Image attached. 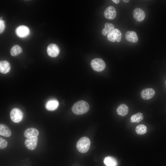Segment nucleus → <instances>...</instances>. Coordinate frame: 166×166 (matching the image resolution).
Instances as JSON below:
<instances>
[{
	"mask_svg": "<svg viewBox=\"0 0 166 166\" xmlns=\"http://www.w3.org/2000/svg\"><path fill=\"white\" fill-rule=\"evenodd\" d=\"M89 106L88 103L84 101H80L75 103L73 105L72 110L75 114H84L89 110Z\"/></svg>",
	"mask_w": 166,
	"mask_h": 166,
	"instance_id": "f257e3e1",
	"label": "nucleus"
},
{
	"mask_svg": "<svg viewBox=\"0 0 166 166\" xmlns=\"http://www.w3.org/2000/svg\"><path fill=\"white\" fill-rule=\"evenodd\" d=\"M90 144L89 139L87 137H83L81 138L77 143L76 147L80 152L85 153L89 150Z\"/></svg>",
	"mask_w": 166,
	"mask_h": 166,
	"instance_id": "f03ea898",
	"label": "nucleus"
},
{
	"mask_svg": "<svg viewBox=\"0 0 166 166\" xmlns=\"http://www.w3.org/2000/svg\"><path fill=\"white\" fill-rule=\"evenodd\" d=\"M93 69L97 72H101L105 69L106 65L104 61L100 58H95L92 60L90 63Z\"/></svg>",
	"mask_w": 166,
	"mask_h": 166,
	"instance_id": "7ed1b4c3",
	"label": "nucleus"
},
{
	"mask_svg": "<svg viewBox=\"0 0 166 166\" xmlns=\"http://www.w3.org/2000/svg\"><path fill=\"white\" fill-rule=\"evenodd\" d=\"M23 114L22 111L18 109H13L10 113V117L12 121L15 123H18L22 119Z\"/></svg>",
	"mask_w": 166,
	"mask_h": 166,
	"instance_id": "20e7f679",
	"label": "nucleus"
},
{
	"mask_svg": "<svg viewBox=\"0 0 166 166\" xmlns=\"http://www.w3.org/2000/svg\"><path fill=\"white\" fill-rule=\"evenodd\" d=\"M107 38L108 40L112 42L115 41L119 42L121 39V33L119 29H115L107 35Z\"/></svg>",
	"mask_w": 166,
	"mask_h": 166,
	"instance_id": "39448f33",
	"label": "nucleus"
},
{
	"mask_svg": "<svg viewBox=\"0 0 166 166\" xmlns=\"http://www.w3.org/2000/svg\"><path fill=\"white\" fill-rule=\"evenodd\" d=\"M60 52V49L58 46L55 44H50L47 47V53L51 57H56L58 55Z\"/></svg>",
	"mask_w": 166,
	"mask_h": 166,
	"instance_id": "423d86ee",
	"label": "nucleus"
},
{
	"mask_svg": "<svg viewBox=\"0 0 166 166\" xmlns=\"http://www.w3.org/2000/svg\"><path fill=\"white\" fill-rule=\"evenodd\" d=\"M15 32L17 35L20 38H25L30 33V30L26 26L24 25L20 26L16 29Z\"/></svg>",
	"mask_w": 166,
	"mask_h": 166,
	"instance_id": "0eeeda50",
	"label": "nucleus"
},
{
	"mask_svg": "<svg viewBox=\"0 0 166 166\" xmlns=\"http://www.w3.org/2000/svg\"><path fill=\"white\" fill-rule=\"evenodd\" d=\"M155 90L152 88L144 89L141 92V97L143 99L148 100L152 98L155 95Z\"/></svg>",
	"mask_w": 166,
	"mask_h": 166,
	"instance_id": "6e6552de",
	"label": "nucleus"
},
{
	"mask_svg": "<svg viewBox=\"0 0 166 166\" xmlns=\"http://www.w3.org/2000/svg\"><path fill=\"white\" fill-rule=\"evenodd\" d=\"M38 140L37 137L27 138L25 141V145L29 150H33L37 146Z\"/></svg>",
	"mask_w": 166,
	"mask_h": 166,
	"instance_id": "1a4fd4ad",
	"label": "nucleus"
},
{
	"mask_svg": "<svg viewBox=\"0 0 166 166\" xmlns=\"http://www.w3.org/2000/svg\"><path fill=\"white\" fill-rule=\"evenodd\" d=\"M116 11L115 8L112 6L108 7L104 12L105 18L108 19L112 20L114 19L116 15Z\"/></svg>",
	"mask_w": 166,
	"mask_h": 166,
	"instance_id": "9d476101",
	"label": "nucleus"
},
{
	"mask_svg": "<svg viewBox=\"0 0 166 166\" xmlns=\"http://www.w3.org/2000/svg\"><path fill=\"white\" fill-rule=\"evenodd\" d=\"M133 15L134 18L139 22L142 21L145 17V14L144 11L139 8H136L133 10Z\"/></svg>",
	"mask_w": 166,
	"mask_h": 166,
	"instance_id": "9b49d317",
	"label": "nucleus"
},
{
	"mask_svg": "<svg viewBox=\"0 0 166 166\" xmlns=\"http://www.w3.org/2000/svg\"><path fill=\"white\" fill-rule=\"evenodd\" d=\"M125 38L128 41L133 43H136L138 40L136 33L132 31H127L125 34Z\"/></svg>",
	"mask_w": 166,
	"mask_h": 166,
	"instance_id": "f8f14e48",
	"label": "nucleus"
},
{
	"mask_svg": "<svg viewBox=\"0 0 166 166\" xmlns=\"http://www.w3.org/2000/svg\"><path fill=\"white\" fill-rule=\"evenodd\" d=\"M24 135L26 137L28 138L37 137L39 135V132L35 128H30L25 130Z\"/></svg>",
	"mask_w": 166,
	"mask_h": 166,
	"instance_id": "ddd939ff",
	"label": "nucleus"
},
{
	"mask_svg": "<svg viewBox=\"0 0 166 166\" xmlns=\"http://www.w3.org/2000/svg\"><path fill=\"white\" fill-rule=\"evenodd\" d=\"M117 112L119 115L122 116H124L126 115L128 113V107L125 104H121L117 107Z\"/></svg>",
	"mask_w": 166,
	"mask_h": 166,
	"instance_id": "4468645a",
	"label": "nucleus"
},
{
	"mask_svg": "<svg viewBox=\"0 0 166 166\" xmlns=\"http://www.w3.org/2000/svg\"><path fill=\"white\" fill-rule=\"evenodd\" d=\"M10 69V65L7 61H2L0 62V72L3 74L9 72Z\"/></svg>",
	"mask_w": 166,
	"mask_h": 166,
	"instance_id": "2eb2a0df",
	"label": "nucleus"
},
{
	"mask_svg": "<svg viewBox=\"0 0 166 166\" xmlns=\"http://www.w3.org/2000/svg\"><path fill=\"white\" fill-rule=\"evenodd\" d=\"M59 105L58 101L56 100H51L48 101L46 104V109L52 111L56 109Z\"/></svg>",
	"mask_w": 166,
	"mask_h": 166,
	"instance_id": "dca6fc26",
	"label": "nucleus"
},
{
	"mask_svg": "<svg viewBox=\"0 0 166 166\" xmlns=\"http://www.w3.org/2000/svg\"><path fill=\"white\" fill-rule=\"evenodd\" d=\"M0 135L8 137L11 135V132L7 126L3 124H0Z\"/></svg>",
	"mask_w": 166,
	"mask_h": 166,
	"instance_id": "f3484780",
	"label": "nucleus"
},
{
	"mask_svg": "<svg viewBox=\"0 0 166 166\" xmlns=\"http://www.w3.org/2000/svg\"><path fill=\"white\" fill-rule=\"evenodd\" d=\"M104 162L106 166H117V160L110 156L105 157L104 159Z\"/></svg>",
	"mask_w": 166,
	"mask_h": 166,
	"instance_id": "a211bd4d",
	"label": "nucleus"
},
{
	"mask_svg": "<svg viewBox=\"0 0 166 166\" xmlns=\"http://www.w3.org/2000/svg\"><path fill=\"white\" fill-rule=\"evenodd\" d=\"M105 27L102 32V34L104 36L108 35L115 29L114 25L110 23H106Z\"/></svg>",
	"mask_w": 166,
	"mask_h": 166,
	"instance_id": "6ab92c4d",
	"label": "nucleus"
},
{
	"mask_svg": "<svg viewBox=\"0 0 166 166\" xmlns=\"http://www.w3.org/2000/svg\"><path fill=\"white\" fill-rule=\"evenodd\" d=\"M144 119V115L141 113H138L132 115L130 118V121L132 123H138Z\"/></svg>",
	"mask_w": 166,
	"mask_h": 166,
	"instance_id": "aec40b11",
	"label": "nucleus"
},
{
	"mask_svg": "<svg viewBox=\"0 0 166 166\" xmlns=\"http://www.w3.org/2000/svg\"><path fill=\"white\" fill-rule=\"evenodd\" d=\"M22 51V48L19 45H14L10 50V54L13 56H15L21 53Z\"/></svg>",
	"mask_w": 166,
	"mask_h": 166,
	"instance_id": "412c9836",
	"label": "nucleus"
},
{
	"mask_svg": "<svg viewBox=\"0 0 166 166\" xmlns=\"http://www.w3.org/2000/svg\"><path fill=\"white\" fill-rule=\"evenodd\" d=\"M147 131L146 126L143 124H140L137 126L135 129L136 133L139 135H142L146 132Z\"/></svg>",
	"mask_w": 166,
	"mask_h": 166,
	"instance_id": "4be33fe9",
	"label": "nucleus"
},
{
	"mask_svg": "<svg viewBox=\"0 0 166 166\" xmlns=\"http://www.w3.org/2000/svg\"><path fill=\"white\" fill-rule=\"evenodd\" d=\"M7 141L1 137H0V148L3 149L7 146Z\"/></svg>",
	"mask_w": 166,
	"mask_h": 166,
	"instance_id": "5701e85b",
	"label": "nucleus"
},
{
	"mask_svg": "<svg viewBox=\"0 0 166 166\" xmlns=\"http://www.w3.org/2000/svg\"><path fill=\"white\" fill-rule=\"evenodd\" d=\"M5 24L4 22L2 19L0 20V33L1 34L4 30Z\"/></svg>",
	"mask_w": 166,
	"mask_h": 166,
	"instance_id": "b1692460",
	"label": "nucleus"
},
{
	"mask_svg": "<svg viewBox=\"0 0 166 166\" xmlns=\"http://www.w3.org/2000/svg\"><path fill=\"white\" fill-rule=\"evenodd\" d=\"M112 1L113 2L116 4H118L120 1V0H112Z\"/></svg>",
	"mask_w": 166,
	"mask_h": 166,
	"instance_id": "393cba45",
	"label": "nucleus"
},
{
	"mask_svg": "<svg viewBox=\"0 0 166 166\" xmlns=\"http://www.w3.org/2000/svg\"><path fill=\"white\" fill-rule=\"evenodd\" d=\"M130 1L129 0H123V1L127 3L128 2Z\"/></svg>",
	"mask_w": 166,
	"mask_h": 166,
	"instance_id": "a878e982",
	"label": "nucleus"
},
{
	"mask_svg": "<svg viewBox=\"0 0 166 166\" xmlns=\"http://www.w3.org/2000/svg\"><path fill=\"white\" fill-rule=\"evenodd\" d=\"M165 84H166V81H165Z\"/></svg>",
	"mask_w": 166,
	"mask_h": 166,
	"instance_id": "bb28decb",
	"label": "nucleus"
}]
</instances>
